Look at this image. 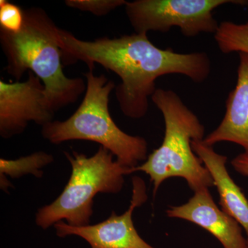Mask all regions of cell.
<instances>
[{
    "instance_id": "obj_10",
    "label": "cell",
    "mask_w": 248,
    "mask_h": 248,
    "mask_svg": "<svg viewBox=\"0 0 248 248\" xmlns=\"http://www.w3.org/2000/svg\"><path fill=\"white\" fill-rule=\"evenodd\" d=\"M237 81L226 100V110L218 126L203 140L213 146L220 142H232L248 153V53H239Z\"/></svg>"
},
{
    "instance_id": "obj_8",
    "label": "cell",
    "mask_w": 248,
    "mask_h": 248,
    "mask_svg": "<svg viewBox=\"0 0 248 248\" xmlns=\"http://www.w3.org/2000/svg\"><path fill=\"white\" fill-rule=\"evenodd\" d=\"M133 196L128 210L121 215L112 212L105 221L94 225L73 226L59 221L54 225L57 236H78L89 243L91 248H155L146 242L134 226V210L148 200L143 179L133 177Z\"/></svg>"
},
{
    "instance_id": "obj_2",
    "label": "cell",
    "mask_w": 248,
    "mask_h": 248,
    "mask_svg": "<svg viewBox=\"0 0 248 248\" xmlns=\"http://www.w3.org/2000/svg\"><path fill=\"white\" fill-rule=\"evenodd\" d=\"M24 24L17 32L0 29V44L6 58L5 71L17 81L26 71L38 77L45 87L49 110L57 111L74 104L86 91L79 78L65 76L62 65L60 28L45 10H24Z\"/></svg>"
},
{
    "instance_id": "obj_5",
    "label": "cell",
    "mask_w": 248,
    "mask_h": 248,
    "mask_svg": "<svg viewBox=\"0 0 248 248\" xmlns=\"http://www.w3.org/2000/svg\"><path fill=\"white\" fill-rule=\"evenodd\" d=\"M64 155L72 168L68 184L53 203L36 213V224L45 230L63 220L73 226H88L94 197L98 193H118L124 176L130 174V169L114 160L113 155L102 146L92 156L76 151Z\"/></svg>"
},
{
    "instance_id": "obj_14",
    "label": "cell",
    "mask_w": 248,
    "mask_h": 248,
    "mask_svg": "<svg viewBox=\"0 0 248 248\" xmlns=\"http://www.w3.org/2000/svg\"><path fill=\"white\" fill-rule=\"evenodd\" d=\"M127 2L125 0H66L65 4L72 9L86 11L102 17L117 8L125 6Z\"/></svg>"
},
{
    "instance_id": "obj_15",
    "label": "cell",
    "mask_w": 248,
    "mask_h": 248,
    "mask_svg": "<svg viewBox=\"0 0 248 248\" xmlns=\"http://www.w3.org/2000/svg\"><path fill=\"white\" fill-rule=\"evenodd\" d=\"M24 18V10L6 0L0 1V29L17 32L22 29Z\"/></svg>"
},
{
    "instance_id": "obj_13",
    "label": "cell",
    "mask_w": 248,
    "mask_h": 248,
    "mask_svg": "<svg viewBox=\"0 0 248 248\" xmlns=\"http://www.w3.org/2000/svg\"><path fill=\"white\" fill-rule=\"evenodd\" d=\"M53 161V156L45 152H37L33 154L16 160L0 159L1 175L18 178L27 174L41 177L43 174L41 169Z\"/></svg>"
},
{
    "instance_id": "obj_11",
    "label": "cell",
    "mask_w": 248,
    "mask_h": 248,
    "mask_svg": "<svg viewBox=\"0 0 248 248\" xmlns=\"http://www.w3.org/2000/svg\"><path fill=\"white\" fill-rule=\"evenodd\" d=\"M192 148L211 174L219 195L221 210L244 228L248 246V200L228 172V158L217 153L213 146L205 144L203 140H193Z\"/></svg>"
},
{
    "instance_id": "obj_16",
    "label": "cell",
    "mask_w": 248,
    "mask_h": 248,
    "mask_svg": "<svg viewBox=\"0 0 248 248\" xmlns=\"http://www.w3.org/2000/svg\"><path fill=\"white\" fill-rule=\"evenodd\" d=\"M232 166L236 172L248 177V153L244 152L232 160Z\"/></svg>"
},
{
    "instance_id": "obj_12",
    "label": "cell",
    "mask_w": 248,
    "mask_h": 248,
    "mask_svg": "<svg viewBox=\"0 0 248 248\" xmlns=\"http://www.w3.org/2000/svg\"><path fill=\"white\" fill-rule=\"evenodd\" d=\"M215 40L223 53H248V22L244 24L230 21L221 22L215 34Z\"/></svg>"
},
{
    "instance_id": "obj_7",
    "label": "cell",
    "mask_w": 248,
    "mask_h": 248,
    "mask_svg": "<svg viewBox=\"0 0 248 248\" xmlns=\"http://www.w3.org/2000/svg\"><path fill=\"white\" fill-rule=\"evenodd\" d=\"M45 87L38 77L29 72L25 81H0V135L10 139L22 134L29 122L43 125L53 121Z\"/></svg>"
},
{
    "instance_id": "obj_6",
    "label": "cell",
    "mask_w": 248,
    "mask_h": 248,
    "mask_svg": "<svg viewBox=\"0 0 248 248\" xmlns=\"http://www.w3.org/2000/svg\"><path fill=\"white\" fill-rule=\"evenodd\" d=\"M246 6L245 0H135L128 1L125 14L136 33L166 32L173 27L195 37L217 32L219 24L213 11L223 5Z\"/></svg>"
},
{
    "instance_id": "obj_3",
    "label": "cell",
    "mask_w": 248,
    "mask_h": 248,
    "mask_svg": "<svg viewBox=\"0 0 248 248\" xmlns=\"http://www.w3.org/2000/svg\"><path fill=\"white\" fill-rule=\"evenodd\" d=\"M152 101L162 114L164 140L145 162L129 170L148 174L154 186V197L162 183L172 177L185 179L194 192L215 186L213 178L192 148L193 140H203L205 128L198 117L171 90L157 89Z\"/></svg>"
},
{
    "instance_id": "obj_9",
    "label": "cell",
    "mask_w": 248,
    "mask_h": 248,
    "mask_svg": "<svg viewBox=\"0 0 248 248\" xmlns=\"http://www.w3.org/2000/svg\"><path fill=\"white\" fill-rule=\"evenodd\" d=\"M168 217L181 218L203 228L223 246V248H248L239 223L217 206L208 188L197 191L187 203L170 207Z\"/></svg>"
},
{
    "instance_id": "obj_4",
    "label": "cell",
    "mask_w": 248,
    "mask_h": 248,
    "mask_svg": "<svg viewBox=\"0 0 248 248\" xmlns=\"http://www.w3.org/2000/svg\"><path fill=\"white\" fill-rule=\"evenodd\" d=\"M86 89L82 102L66 120L52 121L43 125V138L53 144L71 140L96 142L117 157L119 164L132 169L148 158V142L121 130L111 117L109 98L115 89L114 81L93 71L84 75Z\"/></svg>"
},
{
    "instance_id": "obj_1",
    "label": "cell",
    "mask_w": 248,
    "mask_h": 248,
    "mask_svg": "<svg viewBox=\"0 0 248 248\" xmlns=\"http://www.w3.org/2000/svg\"><path fill=\"white\" fill-rule=\"evenodd\" d=\"M59 35L62 58L84 62L90 71L98 63L120 77L116 99L124 115L132 119H141L148 113L149 98L157 89L155 81L160 77L182 75L202 83L211 72V61L205 52L179 53L159 48L148 34L85 41L60 29Z\"/></svg>"
}]
</instances>
